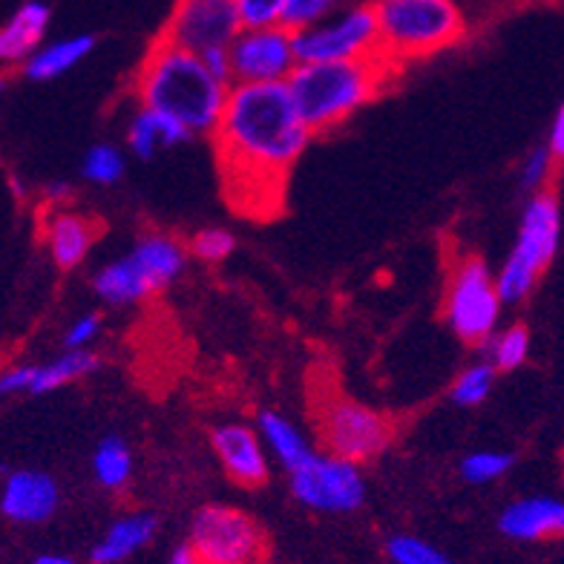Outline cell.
I'll return each mask as SVG.
<instances>
[{"mask_svg": "<svg viewBox=\"0 0 564 564\" xmlns=\"http://www.w3.org/2000/svg\"><path fill=\"white\" fill-rule=\"evenodd\" d=\"M558 239H562V208L556 194L553 191L533 194L521 214L516 248L496 274L505 305L521 303L535 289L544 268L556 257Z\"/></svg>", "mask_w": 564, "mask_h": 564, "instance_id": "obj_6", "label": "cell"}, {"mask_svg": "<svg viewBox=\"0 0 564 564\" xmlns=\"http://www.w3.org/2000/svg\"><path fill=\"white\" fill-rule=\"evenodd\" d=\"M378 12L380 55L401 69L432 58L467 35V21L455 0H371Z\"/></svg>", "mask_w": 564, "mask_h": 564, "instance_id": "obj_4", "label": "cell"}, {"mask_svg": "<svg viewBox=\"0 0 564 564\" xmlns=\"http://www.w3.org/2000/svg\"><path fill=\"white\" fill-rule=\"evenodd\" d=\"M242 32L234 0H176L162 37L205 55L210 50H228Z\"/></svg>", "mask_w": 564, "mask_h": 564, "instance_id": "obj_13", "label": "cell"}, {"mask_svg": "<svg viewBox=\"0 0 564 564\" xmlns=\"http://www.w3.org/2000/svg\"><path fill=\"white\" fill-rule=\"evenodd\" d=\"M50 18H53L50 7L41 0L21 3L0 30V61L12 64V67H23L44 46Z\"/></svg>", "mask_w": 564, "mask_h": 564, "instance_id": "obj_18", "label": "cell"}, {"mask_svg": "<svg viewBox=\"0 0 564 564\" xmlns=\"http://www.w3.org/2000/svg\"><path fill=\"white\" fill-rule=\"evenodd\" d=\"M93 46H96L93 35L61 37V41H53V44H44L21 67L23 78H30V82H53L58 75L78 67L93 53Z\"/></svg>", "mask_w": 564, "mask_h": 564, "instance_id": "obj_22", "label": "cell"}, {"mask_svg": "<svg viewBox=\"0 0 564 564\" xmlns=\"http://www.w3.org/2000/svg\"><path fill=\"white\" fill-rule=\"evenodd\" d=\"M93 476L105 490H121L133 476V455L121 438H105L93 453Z\"/></svg>", "mask_w": 564, "mask_h": 564, "instance_id": "obj_24", "label": "cell"}, {"mask_svg": "<svg viewBox=\"0 0 564 564\" xmlns=\"http://www.w3.org/2000/svg\"><path fill=\"white\" fill-rule=\"evenodd\" d=\"M32 564H75V562L69 556H64V553H41V556L32 558Z\"/></svg>", "mask_w": 564, "mask_h": 564, "instance_id": "obj_39", "label": "cell"}, {"mask_svg": "<svg viewBox=\"0 0 564 564\" xmlns=\"http://www.w3.org/2000/svg\"><path fill=\"white\" fill-rule=\"evenodd\" d=\"M234 248H237V242L225 228H202L194 234L187 251L194 253L199 262H223L234 253Z\"/></svg>", "mask_w": 564, "mask_h": 564, "instance_id": "obj_33", "label": "cell"}, {"mask_svg": "<svg viewBox=\"0 0 564 564\" xmlns=\"http://www.w3.org/2000/svg\"><path fill=\"white\" fill-rule=\"evenodd\" d=\"M260 564H262V562H260Z\"/></svg>", "mask_w": 564, "mask_h": 564, "instance_id": "obj_40", "label": "cell"}, {"mask_svg": "<svg viewBox=\"0 0 564 564\" xmlns=\"http://www.w3.org/2000/svg\"><path fill=\"white\" fill-rule=\"evenodd\" d=\"M191 135L194 133L182 121L159 116V112L144 110V107H139V112H135L130 127H127V144H130V150L139 159H153L159 150L178 148Z\"/></svg>", "mask_w": 564, "mask_h": 564, "instance_id": "obj_20", "label": "cell"}, {"mask_svg": "<svg viewBox=\"0 0 564 564\" xmlns=\"http://www.w3.org/2000/svg\"><path fill=\"white\" fill-rule=\"evenodd\" d=\"M242 30H262V26H282L285 0H234Z\"/></svg>", "mask_w": 564, "mask_h": 564, "instance_id": "obj_32", "label": "cell"}, {"mask_svg": "<svg viewBox=\"0 0 564 564\" xmlns=\"http://www.w3.org/2000/svg\"><path fill=\"white\" fill-rule=\"evenodd\" d=\"M61 490L53 476L41 469H15L9 473L0 490V512L12 524H44L58 512Z\"/></svg>", "mask_w": 564, "mask_h": 564, "instance_id": "obj_14", "label": "cell"}, {"mask_svg": "<svg viewBox=\"0 0 564 564\" xmlns=\"http://www.w3.org/2000/svg\"><path fill=\"white\" fill-rule=\"evenodd\" d=\"M98 366V357L87 349H67L61 357L50 360V364L35 366V380H32V394L55 392V389L67 387L73 380L87 378L89 371Z\"/></svg>", "mask_w": 564, "mask_h": 564, "instance_id": "obj_23", "label": "cell"}, {"mask_svg": "<svg viewBox=\"0 0 564 564\" xmlns=\"http://www.w3.org/2000/svg\"><path fill=\"white\" fill-rule=\"evenodd\" d=\"M498 530L512 542H564V501L547 496L519 498L501 510Z\"/></svg>", "mask_w": 564, "mask_h": 564, "instance_id": "obj_16", "label": "cell"}, {"mask_svg": "<svg viewBox=\"0 0 564 564\" xmlns=\"http://www.w3.org/2000/svg\"><path fill=\"white\" fill-rule=\"evenodd\" d=\"M98 332H101V317H98V314H84V317H78L73 326H69L67 337H64V346L73 351L87 349L89 343L98 337Z\"/></svg>", "mask_w": 564, "mask_h": 564, "instance_id": "obj_34", "label": "cell"}, {"mask_svg": "<svg viewBox=\"0 0 564 564\" xmlns=\"http://www.w3.org/2000/svg\"><path fill=\"white\" fill-rule=\"evenodd\" d=\"M496 366L490 360H481V364H473L460 371L453 383V403L458 406H478V403L487 401V394L492 392V383H496Z\"/></svg>", "mask_w": 564, "mask_h": 564, "instance_id": "obj_25", "label": "cell"}, {"mask_svg": "<svg viewBox=\"0 0 564 564\" xmlns=\"http://www.w3.org/2000/svg\"><path fill=\"white\" fill-rule=\"evenodd\" d=\"M187 253L185 242L173 234H144L124 257L98 271L93 289L110 305L141 303L182 276Z\"/></svg>", "mask_w": 564, "mask_h": 564, "instance_id": "obj_5", "label": "cell"}, {"mask_svg": "<svg viewBox=\"0 0 564 564\" xmlns=\"http://www.w3.org/2000/svg\"><path fill=\"white\" fill-rule=\"evenodd\" d=\"M300 64L380 58V26L371 0H346L335 15L294 32Z\"/></svg>", "mask_w": 564, "mask_h": 564, "instance_id": "obj_8", "label": "cell"}, {"mask_svg": "<svg viewBox=\"0 0 564 564\" xmlns=\"http://www.w3.org/2000/svg\"><path fill=\"white\" fill-rule=\"evenodd\" d=\"M32 380H35V366L18 364L3 369L0 375V392L3 394H32Z\"/></svg>", "mask_w": 564, "mask_h": 564, "instance_id": "obj_35", "label": "cell"}, {"mask_svg": "<svg viewBox=\"0 0 564 564\" xmlns=\"http://www.w3.org/2000/svg\"><path fill=\"white\" fill-rule=\"evenodd\" d=\"M82 173L93 185H116L124 176V156L112 144H93L84 156Z\"/></svg>", "mask_w": 564, "mask_h": 564, "instance_id": "obj_27", "label": "cell"}, {"mask_svg": "<svg viewBox=\"0 0 564 564\" xmlns=\"http://www.w3.org/2000/svg\"><path fill=\"white\" fill-rule=\"evenodd\" d=\"M401 73L383 55L369 61L300 64L289 78L300 116L312 133H326L383 93Z\"/></svg>", "mask_w": 564, "mask_h": 564, "instance_id": "obj_3", "label": "cell"}, {"mask_svg": "<svg viewBox=\"0 0 564 564\" xmlns=\"http://www.w3.org/2000/svg\"><path fill=\"white\" fill-rule=\"evenodd\" d=\"M191 547L202 564H260L265 535L246 510L228 505L202 507L191 521Z\"/></svg>", "mask_w": 564, "mask_h": 564, "instance_id": "obj_10", "label": "cell"}, {"mask_svg": "<svg viewBox=\"0 0 564 564\" xmlns=\"http://www.w3.org/2000/svg\"><path fill=\"white\" fill-rule=\"evenodd\" d=\"M230 53V82L234 84H289L300 67L294 32L285 26L242 30Z\"/></svg>", "mask_w": 564, "mask_h": 564, "instance_id": "obj_12", "label": "cell"}, {"mask_svg": "<svg viewBox=\"0 0 564 564\" xmlns=\"http://www.w3.org/2000/svg\"><path fill=\"white\" fill-rule=\"evenodd\" d=\"M387 556L392 564H455L453 558L441 553L435 544L423 542L417 535H392L387 542Z\"/></svg>", "mask_w": 564, "mask_h": 564, "instance_id": "obj_29", "label": "cell"}, {"mask_svg": "<svg viewBox=\"0 0 564 564\" xmlns=\"http://www.w3.org/2000/svg\"><path fill=\"white\" fill-rule=\"evenodd\" d=\"M44 196L50 205H55V208H61V202L69 199V185L67 182H50V185L44 187Z\"/></svg>", "mask_w": 564, "mask_h": 564, "instance_id": "obj_37", "label": "cell"}, {"mask_svg": "<svg viewBox=\"0 0 564 564\" xmlns=\"http://www.w3.org/2000/svg\"><path fill=\"white\" fill-rule=\"evenodd\" d=\"M556 164L558 159L553 156V150L547 144L544 148H533L519 167L521 187L530 191V194H544V191H550V182L556 176Z\"/></svg>", "mask_w": 564, "mask_h": 564, "instance_id": "obj_30", "label": "cell"}, {"mask_svg": "<svg viewBox=\"0 0 564 564\" xmlns=\"http://www.w3.org/2000/svg\"><path fill=\"white\" fill-rule=\"evenodd\" d=\"M156 516L153 512H127L107 528V533L89 550V564H121L148 547L156 535Z\"/></svg>", "mask_w": 564, "mask_h": 564, "instance_id": "obj_19", "label": "cell"}, {"mask_svg": "<svg viewBox=\"0 0 564 564\" xmlns=\"http://www.w3.org/2000/svg\"><path fill=\"white\" fill-rule=\"evenodd\" d=\"M257 430H260V438L262 444H265L268 453L274 455V458L280 460V467H285L289 473L303 467L305 460L314 455L308 438H305L303 432H300L289 417L280 415V412H271V409L260 412V417H257Z\"/></svg>", "mask_w": 564, "mask_h": 564, "instance_id": "obj_21", "label": "cell"}, {"mask_svg": "<svg viewBox=\"0 0 564 564\" xmlns=\"http://www.w3.org/2000/svg\"><path fill=\"white\" fill-rule=\"evenodd\" d=\"M343 3L346 0H285L282 26L291 32H303L314 26V23L326 21L328 15H335Z\"/></svg>", "mask_w": 564, "mask_h": 564, "instance_id": "obj_31", "label": "cell"}, {"mask_svg": "<svg viewBox=\"0 0 564 564\" xmlns=\"http://www.w3.org/2000/svg\"><path fill=\"white\" fill-rule=\"evenodd\" d=\"M530 357V332L524 326H510L490 340V364L498 371H512Z\"/></svg>", "mask_w": 564, "mask_h": 564, "instance_id": "obj_26", "label": "cell"}, {"mask_svg": "<svg viewBox=\"0 0 564 564\" xmlns=\"http://www.w3.org/2000/svg\"><path fill=\"white\" fill-rule=\"evenodd\" d=\"M210 444L230 481L239 487H262L268 481V455L260 432L246 423H223L210 432Z\"/></svg>", "mask_w": 564, "mask_h": 564, "instance_id": "obj_15", "label": "cell"}, {"mask_svg": "<svg viewBox=\"0 0 564 564\" xmlns=\"http://www.w3.org/2000/svg\"><path fill=\"white\" fill-rule=\"evenodd\" d=\"M230 87L234 84L219 78L202 55L162 35L135 73L139 107L182 121L194 135H214L223 121Z\"/></svg>", "mask_w": 564, "mask_h": 564, "instance_id": "obj_2", "label": "cell"}, {"mask_svg": "<svg viewBox=\"0 0 564 564\" xmlns=\"http://www.w3.org/2000/svg\"><path fill=\"white\" fill-rule=\"evenodd\" d=\"M289 84H234L214 153L228 205L248 219H268L285 205L291 167L312 141Z\"/></svg>", "mask_w": 564, "mask_h": 564, "instance_id": "obj_1", "label": "cell"}, {"mask_svg": "<svg viewBox=\"0 0 564 564\" xmlns=\"http://www.w3.org/2000/svg\"><path fill=\"white\" fill-rule=\"evenodd\" d=\"M501 291L496 276L478 257H460L449 265L444 291V319L458 340L484 346L496 337L501 317Z\"/></svg>", "mask_w": 564, "mask_h": 564, "instance_id": "obj_7", "label": "cell"}, {"mask_svg": "<svg viewBox=\"0 0 564 564\" xmlns=\"http://www.w3.org/2000/svg\"><path fill=\"white\" fill-rule=\"evenodd\" d=\"M167 564H202V562H199V556L194 553V547H191V544H185V547H178L176 553H173L171 562Z\"/></svg>", "mask_w": 564, "mask_h": 564, "instance_id": "obj_38", "label": "cell"}, {"mask_svg": "<svg viewBox=\"0 0 564 564\" xmlns=\"http://www.w3.org/2000/svg\"><path fill=\"white\" fill-rule=\"evenodd\" d=\"M547 148L553 150V156H556L558 162H564V105L558 107L556 121H553V127H550Z\"/></svg>", "mask_w": 564, "mask_h": 564, "instance_id": "obj_36", "label": "cell"}, {"mask_svg": "<svg viewBox=\"0 0 564 564\" xmlns=\"http://www.w3.org/2000/svg\"><path fill=\"white\" fill-rule=\"evenodd\" d=\"M291 492L300 505L317 512H355L364 505L366 481L360 464L337 455L314 453L303 467L289 473Z\"/></svg>", "mask_w": 564, "mask_h": 564, "instance_id": "obj_11", "label": "cell"}, {"mask_svg": "<svg viewBox=\"0 0 564 564\" xmlns=\"http://www.w3.org/2000/svg\"><path fill=\"white\" fill-rule=\"evenodd\" d=\"M98 237V223L75 210L53 208L44 216V239L55 265L69 271L87 260L89 248Z\"/></svg>", "mask_w": 564, "mask_h": 564, "instance_id": "obj_17", "label": "cell"}, {"mask_svg": "<svg viewBox=\"0 0 564 564\" xmlns=\"http://www.w3.org/2000/svg\"><path fill=\"white\" fill-rule=\"evenodd\" d=\"M314 421L326 453L355 464H366L387 453L394 438V426L387 415L343 394H323L314 406Z\"/></svg>", "mask_w": 564, "mask_h": 564, "instance_id": "obj_9", "label": "cell"}, {"mask_svg": "<svg viewBox=\"0 0 564 564\" xmlns=\"http://www.w3.org/2000/svg\"><path fill=\"white\" fill-rule=\"evenodd\" d=\"M512 469V455L501 449H481L460 460V478L469 484H492Z\"/></svg>", "mask_w": 564, "mask_h": 564, "instance_id": "obj_28", "label": "cell"}]
</instances>
